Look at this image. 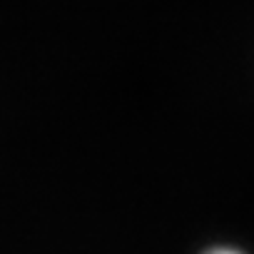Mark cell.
<instances>
[{
    "label": "cell",
    "mask_w": 254,
    "mask_h": 254,
    "mask_svg": "<svg viewBox=\"0 0 254 254\" xmlns=\"http://www.w3.org/2000/svg\"><path fill=\"white\" fill-rule=\"evenodd\" d=\"M209 254H239V252H234V249H214Z\"/></svg>",
    "instance_id": "1"
}]
</instances>
